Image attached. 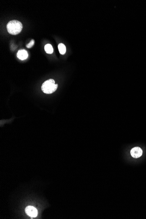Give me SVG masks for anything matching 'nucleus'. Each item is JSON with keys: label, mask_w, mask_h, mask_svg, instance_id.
I'll list each match as a JSON object with an SVG mask.
<instances>
[{"label": "nucleus", "mask_w": 146, "mask_h": 219, "mask_svg": "<svg viewBox=\"0 0 146 219\" xmlns=\"http://www.w3.org/2000/svg\"><path fill=\"white\" fill-rule=\"evenodd\" d=\"M18 57L21 60H25L28 57V54L27 52L24 50H20L17 53Z\"/></svg>", "instance_id": "39448f33"}, {"label": "nucleus", "mask_w": 146, "mask_h": 219, "mask_svg": "<svg viewBox=\"0 0 146 219\" xmlns=\"http://www.w3.org/2000/svg\"><path fill=\"white\" fill-rule=\"evenodd\" d=\"M26 213L30 217H35L38 215V211L35 208L32 206H28L25 209Z\"/></svg>", "instance_id": "7ed1b4c3"}, {"label": "nucleus", "mask_w": 146, "mask_h": 219, "mask_svg": "<svg viewBox=\"0 0 146 219\" xmlns=\"http://www.w3.org/2000/svg\"><path fill=\"white\" fill-rule=\"evenodd\" d=\"M58 49L61 54H64L66 52V48L65 46L63 43H60L58 45Z\"/></svg>", "instance_id": "423d86ee"}, {"label": "nucleus", "mask_w": 146, "mask_h": 219, "mask_svg": "<svg viewBox=\"0 0 146 219\" xmlns=\"http://www.w3.org/2000/svg\"><path fill=\"white\" fill-rule=\"evenodd\" d=\"M57 87L58 84H55L54 80L50 79L43 83L41 87V89L44 93L50 94L57 90Z\"/></svg>", "instance_id": "f03ea898"}, {"label": "nucleus", "mask_w": 146, "mask_h": 219, "mask_svg": "<svg viewBox=\"0 0 146 219\" xmlns=\"http://www.w3.org/2000/svg\"><path fill=\"white\" fill-rule=\"evenodd\" d=\"M35 41L33 39H32V40L29 43L26 45V47L28 48H31L32 46H33L34 44Z\"/></svg>", "instance_id": "6e6552de"}, {"label": "nucleus", "mask_w": 146, "mask_h": 219, "mask_svg": "<svg viewBox=\"0 0 146 219\" xmlns=\"http://www.w3.org/2000/svg\"><path fill=\"white\" fill-rule=\"evenodd\" d=\"M8 32L10 34L16 35L20 33L22 29V23L17 20H12L9 22L7 25Z\"/></svg>", "instance_id": "f257e3e1"}, {"label": "nucleus", "mask_w": 146, "mask_h": 219, "mask_svg": "<svg viewBox=\"0 0 146 219\" xmlns=\"http://www.w3.org/2000/svg\"><path fill=\"white\" fill-rule=\"evenodd\" d=\"M46 53L48 54H52L53 52V48L52 46L51 45L48 44H46L44 47Z\"/></svg>", "instance_id": "0eeeda50"}, {"label": "nucleus", "mask_w": 146, "mask_h": 219, "mask_svg": "<svg viewBox=\"0 0 146 219\" xmlns=\"http://www.w3.org/2000/svg\"><path fill=\"white\" fill-rule=\"evenodd\" d=\"M130 153L133 158H137L142 156L143 154V150L140 147H134L131 150Z\"/></svg>", "instance_id": "20e7f679"}]
</instances>
